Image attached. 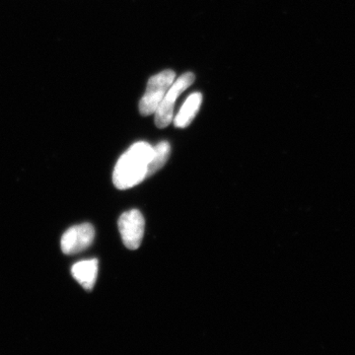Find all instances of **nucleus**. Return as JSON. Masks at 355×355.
Wrapping results in <instances>:
<instances>
[{
  "label": "nucleus",
  "mask_w": 355,
  "mask_h": 355,
  "mask_svg": "<svg viewBox=\"0 0 355 355\" xmlns=\"http://www.w3.org/2000/svg\"><path fill=\"white\" fill-rule=\"evenodd\" d=\"M170 153H171V146H170L169 142L162 141L153 147V157H151L150 162H149L147 177L155 174L164 166L168 158H169Z\"/></svg>",
  "instance_id": "obj_8"
},
{
  "label": "nucleus",
  "mask_w": 355,
  "mask_h": 355,
  "mask_svg": "<svg viewBox=\"0 0 355 355\" xmlns=\"http://www.w3.org/2000/svg\"><path fill=\"white\" fill-rule=\"evenodd\" d=\"M94 238V227L89 223L80 224L69 228L62 235L60 247L67 254L80 253L92 244Z\"/></svg>",
  "instance_id": "obj_5"
},
{
  "label": "nucleus",
  "mask_w": 355,
  "mask_h": 355,
  "mask_svg": "<svg viewBox=\"0 0 355 355\" xmlns=\"http://www.w3.org/2000/svg\"><path fill=\"white\" fill-rule=\"evenodd\" d=\"M175 78L176 73L170 69L164 70L149 78L146 93L139 102V112L142 116L155 114L156 110L162 102L167 91L171 87Z\"/></svg>",
  "instance_id": "obj_2"
},
{
  "label": "nucleus",
  "mask_w": 355,
  "mask_h": 355,
  "mask_svg": "<svg viewBox=\"0 0 355 355\" xmlns=\"http://www.w3.org/2000/svg\"><path fill=\"white\" fill-rule=\"evenodd\" d=\"M153 154V147L147 142L139 141L130 146L114 167L113 182L116 188L128 190L146 179Z\"/></svg>",
  "instance_id": "obj_1"
},
{
  "label": "nucleus",
  "mask_w": 355,
  "mask_h": 355,
  "mask_svg": "<svg viewBox=\"0 0 355 355\" xmlns=\"http://www.w3.org/2000/svg\"><path fill=\"white\" fill-rule=\"evenodd\" d=\"M146 221L137 209L128 210L119 219V229L123 245L130 250L139 249L144 239Z\"/></svg>",
  "instance_id": "obj_4"
},
{
  "label": "nucleus",
  "mask_w": 355,
  "mask_h": 355,
  "mask_svg": "<svg viewBox=\"0 0 355 355\" xmlns=\"http://www.w3.org/2000/svg\"><path fill=\"white\" fill-rule=\"evenodd\" d=\"M195 80V74L187 72L173 83L155 112V123L159 128H167L172 123L174 118L175 104L178 98L191 85H193Z\"/></svg>",
  "instance_id": "obj_3"
},
{
  "label": "nucleus",
  "mask_w": 355,
  "mask_h": 355,
  "mask_svg": "<svg viewBox=\"0 0 355 355\" xmlns=\"http://www.w3.org/2000/svg\"><path fill=\"white\" fill-rule=\"evenodd\" d=\"M202 102V95L200 93H193L187 98L179 113L175 116L174 125L176 128L188 127L198 113Z\"/></svg>",
  "instance_id": "obj_7"
},
{
  "label": "nucleus",
  "mask_w": 355,
  "mask_h": 355,
  "mask_svg": "<svg viewBox=\"0 0 355 355\" xmlns=\"http://www.w3.org/2000/svg\"><path fill=\"white\" fill-rule=\"evenodd\" d=\"M99 263L96 259L78 261L71 268L72 277L85 291H92L97 280Z\"/></svg>",
  "instance_id": "obj_6"
}]
</instances>
